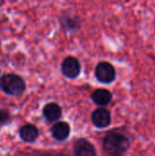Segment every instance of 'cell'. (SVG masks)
<instances>
[{"label": "cell", "mask_w": 155, "mask_h": 156, "mask_svg": "<svg viewBox=\"0 0 155 156\" xmlns=\"http://www.w3.org/2000/svg\"><path fill=\"white\" fill-rule=\"evenodd\" d=\"M154 28H155V21H154Z\"/></svg>", "instance_id": "cell-12"}, {"label": "cell", "mask_w": 155, "mask_h": 156, "mask_svg": "<svg viewBox=\"0 0 155 156\" xmlns=\"http://www.w3.org/2000/svg\"><path fill=\"white\" fill-rule=\"evenodd\" d=\"M95 76L100 82L109 84L115 80L116 70L111 63L102 61L97 65L95 69Z\"/></svg>", "instance_id": "cell-3"}, {"label": "cell", "mask_w": 155, "mask_h": 156, "mask_svg": "<svg viewBox=\"0 0 155 156\" xmlns=\"http://www.w3.org/2000/svg\"><path fill=\"white\" fill-rule=\"evenodd\" d=\"M61 69L62 73L67 78L75 79L80 73V65L77 58L73 57H68L62 62Z\"/></svg>", "instance_id": "cell-5"}, {"label": "cell", "mask_w": 155, "mask_h": 156, "mask_svg": "<svg viewBox=\"0 0 155 156\" xmlns=\"http://www.w3.org/2000/svg\"><path fill=\"white\" fill-rule=\"evenodd\" d=\"M102 146L105 153L109 155H122L130 149L131 140L122 133L112 132L104 137Z\"/></svg>", "instance_id": "cell-1"}, {"label": "cell", "mask_w": 155, "mask_h": 156, "mask_svg": "<svg viewBox=\"0 0 155 156\" xmlns=\"http://www.w3.org/2000/svg\"><path fill=\"white\" fill-rule=\"evenodd\" d=\"M61 108L58 103L50 102L43 108V115L48 122H55L61 117Z\"/></svg>", "instance_id": "cell-9"}, {"label": "cell", "mask_w": 155, "mask_h": 156, "mask_svg": "<svg viewBox=\"0 0 155 156\" xmlns=\"http://www.w3.org/2000/svg\"><path fill=\"white\" fill-rule=\"evenodd\" d=\"M91 120L93 124L100 129L108 127L111 122V114L109 110L101 107L96 109L91 115Z\"/></svg>", "instance_id": "cell-4"}, {"label": "cell", "mask_w": 155, "mask_h": 156, "mask_svg": "<svg viewBox=\"0 0 155 156\" xmlns=\"http://www.w3.org/2000/svg\"><path fill=\"white\" fill-rule=\"evenodd\" d=\"M0 88L6 94L19 96L26 90V83L22 78L15 74H5L0 80Z\"/></svg>", "instance_id": "cell-2"}, {"label": "cell", "mask_w": 155, "mask_h": 156, "mask_svg": "<svg viewBox=\"0 0 155 156\" xmlns=\"http://www.w3.org/2000/svg\"><path fill=\"white\" fill-rule=\"evenodd\" d=\"M20 138L26 143H33L38 137V130L32 124L24 125L19 131Z\"/></svg>", "instance_id": "cell-10"}, {"label": "cell", "mask_w": 155, "mask_h": 156, "mask_svg": "<svg viewBox=\"0 0 155 156\" xmlns=\"http://www.w3.org/2000/svg\"><path fill=\"white\" fill-rule=\"evenodd\" d=\"M70 133V128L69 123L65 122H58L56 124L53 125L51 133L52 136L57 140V141H64L69 136Z\"/></svg>", "instance_id": "cell-7"}, {"label": "cell", "mask_w": 155, "mask_h": 156, "mask_svg": "<svg viewBox=\"0 0 155 156\" xmlns=\"http://www.w3.org/2000/svg\"><path fill=\"white\" fill-rule=\"evenodd\" d=\"M91 98L95 104L104 107L111 101L112 93L106 89H98L93 92Z\"/></svg>", "instance_id": "cell-8"}, {"label": "cell", "mask_w": 155, "mask_h": 156, "mask_svg": "<svg viewBox=\"0 0 155 156\" xmlns=\"http://www.w3.org/2000/svg\"><path fill=\"white\" fill-rule=\"evenodd\" d=\"M8 117H9V114L6 111H0V122H5L8 120Z\"/></svg>", "instance_id": "cell-11"}, {"label": "cell", "mask_w": 155, "mask_h": 156, "mask_svg": "<svg viewBox=\"0 0 155 156\" xmlns=\"http://www.w3.org/2000/svg\"><path fill=\"white\" fill-rule=\"evenodd\" d=\"M74 154L78 156H94L96 150L94 146L86 139H79L73 146Z\"/></svg>", "instance_id": "cell-6"}]
</instances>
